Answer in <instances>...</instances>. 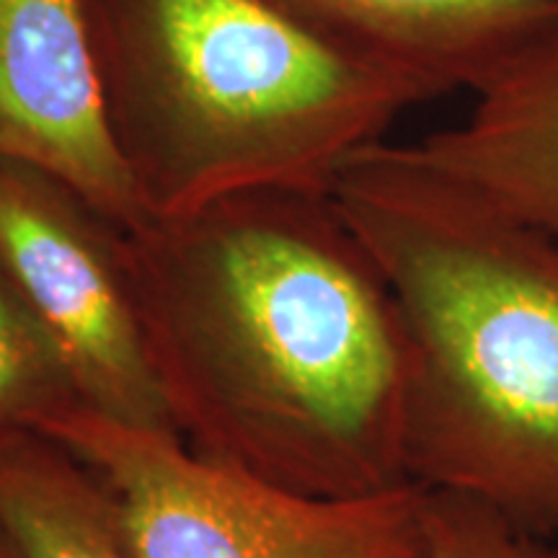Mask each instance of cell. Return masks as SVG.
Returning a JSON list of instances; mask_svg holds the SVG:
<instances>
[{"mask_svg": "<svg viewBox=\"0 0 558 558\" xmlns=\"http://www.w3.org/2000/svg\"><path fill=\"white\" fill-rule=\"evenodd\" d=\"M349 54L437 96L478 94L558 24V0H262Z\"/></svg>", "mask_w": 558, "mask_h": 558, "instance_id": "obj_7", "label": "cell"}, {"mask_svg": "<svg viewBox=\"0 0 558 558\" xmlns=\"http://www.w3.org/2000/svg\"><path fill=\"white\" fill-rule=\"evenodd\" d=\"M0 158L41 166L124 230L148 220L104 120L83 0H0Z\"/></svg>", "mask_w": 558, "mask_h": 558, "instance_id": "obj_6", "label": "cell"}, {"mask_svg": "<svg viewBox=\"0 0 558 558\" xmlns=\"http://www.w3.org/2000/svg\"><path fill=\"white\" fill-rule=\"evenodd\" d=\"M0 269L58 341L88 409L179 437L140 326L124 228L41 166L0 158Z\"/></svg>", "mask_w": 558, "mask_h": 558, "instance_id": "obj_5", "label": "cell"}, {"mask_svg": "<svg viewBox=\"0 0 558 558\" xmlns=\"http://www.w3.org/2000/svg\"><path fill=\"white\" fill-rule=\"evenodd\" d=\"M78 403L81 390L58 341L0 269V442L39 432Z\"/></svg>", "mask_w": 558, "mask_h": 558, "instance_id": "obj_10", "label": "cell"}, {"mask_svg": "<svg viewBox=\"0 0 558 558\" xmlns=\"http://www.w3.org/2000/svg\"><path fill=\"white\" fill-rule=\"evenodd\" d=\"M411 339L407 471L558 538V235L375 143L331 190Z\"/></svg>", "mask_w": 558, "mask_h": 558, "instance_id": "obj_2", "label": "cell"}, {"mask_svg": "<svg viewBox=\"0 0 558 558\" xmlns=\"http://www.w3.org/2000/svg\"><path fill=\"white\" fill-rule=\"evenodd\" d=\"M124 251L186 448L305 497L411 484V339L331 194H235L124 230Z\"/></svg>", "mask_w": 558, "mask_h": 558, "instance_id": "obj_1", "label": "cell"}, {"mask_svg": "<svg viewBox=\"0 0 558 558\" xmlns=\"http://www.w3.org/2000/svg\"><path fill=\"white\" fill-rule=\"evenodd\" d=\"M104 120L148 218L248 192L331 194L439 99L262 0H83Z\"/></svg>", "mask_w": 558, "mask_h": 558, "instance_id": "obj_3", "label": "cell"}, {"mask_svg": "<svg viewBox=\"0 0 558 558\" xmlns=\"http://www.w3.org/2000/svg\"><path fill=\"white\" fill-rule=\"evenodd\" d=\"M424 558H558V538L520 527L476 497L427 492Z\"/></svg>", "mask_w": 558, "mask_h": 558, "instance_id": "obj_11", "label": "cell"}, {"mask_svg": "<svg viewBox=\"0 0 558 558\" xmlns=\"http://www.w3.org/2000/svg\"><path fill=\"white\" fill-rule=\"evenodd\" d=\"M39 432L101 478L140 558H424L427 492L416 484L305 497L83 403Z\"/></svg>", "mask_w": 558, "mask_h": 558, "instance_id": "obj_4", "label": "cell"}, {"mask_svg": "<svg viewBox=\"0 0 558 558\" xmlns=\"http://www.w3.org/2000/svg\"><path fill=\"white\" fill-rule=\"evenodd\" d=\"M0 527L24 558H140L109 488L41 432L0 442Z\"/></svg>", "mask_w": 558, "mask_h": 558, "instance_id": "obj_9", "label": "cell"}, {"mask_svg": "<svg viewBox=\"0 0 558 558\" xmlns=\"http://www.w3.org/2000/svg\"><path fill=\"white\" fill-rule=\"evenodd\" d=\"M0 558H24L19 554V548L13 546V541L5 535V530L0 527Z\"/></svg>", "mask_w": 558, "mask_h": 558, "instance_id": "obj_12", "label": "cell"}, {"mask_svg": "<svg viewBox=\"0 0 558 558\" xmlns=\"http://www.w3.org/2000/svg\"><path fill=\"white\" fill-rule=\"evenodd\" d=\"M414 145L505 213L558 235V24L478 90L463 122Z\"/></svg>", "mask_w": 558, "mask_h": 558, "instance_id": "obj_8", "label": "cell"}]
</instances>
